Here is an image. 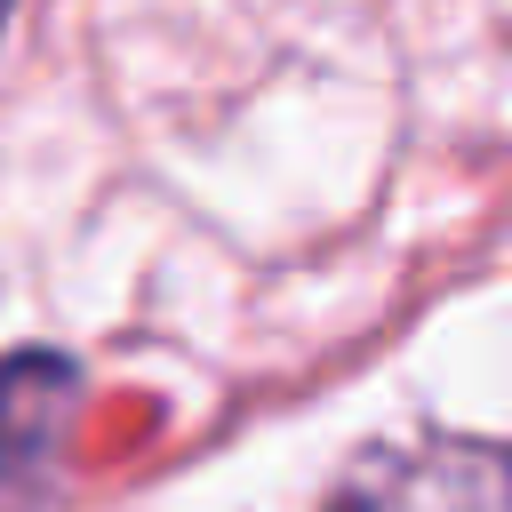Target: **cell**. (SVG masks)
<instances>
[{"label":"cell","mask_w":512,"mask_h":512,"mask_svg":"<svg viewBox=\"0 0 512 512\" xmlns=\"http://www.w3.org/2000/svg\"><path fill=\"white\" fill-rule=\"evenodd\" d=\"M328 512H512V448L504 440H408L368 448Z\"/></svg>","instance_id":"6da1fadb"},{"label":"cell","mask_w":512,"mask_h":512,"mask_svg":"<svg viewBox=\"0 0 512 512\" xmlns=\"http://www.w3.org/2000/svg\"><path fill=\"white\" fill-rule=\"evenodd\" d=\"M72 360L56 352H16L0 360V472H32L56 432H64V408H72Z\"/></svg>","instance_id":"7a4b0ae2"},{"label":"cell","mask_w":512,"mask_h":512,"mask_svg":"<svg viewBox=\"0 0 512 512\" xmlns=\"http://www.w3.org/2000/svg\"><path fill=\"white\" fill-rule=\"evenodd\" d=\"M0 24H8V0H0Z\"/></svg>","instance_id":"3957f363"}]
</instances>
